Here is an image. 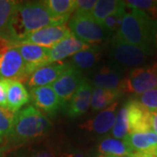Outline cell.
<instances>
[{
  "mask_svg": "<svg viewBox=\"0 0 157 157\" xmlns=\"http://www.w3.org/2000/svg\"><path fill=\"white\" fill-rule=\"evenodd\" d=\"M67 21L65 18L53 15L44 1L18 2L9 27L0 39L17 45L36 31L51 25H63Z\"/></svg>",
  "mask_w": 157,
  "mask_h": 157,
  "instance_id": "6da1fadb",
  "label": "cell"
},
{
  "mask_svg": "<svg viewBox=\"0 0 157 157\" xmlns=\"http://www.w3.org/2000/svg\"><path fill=\"white\" fill-rule=\"evenodd\" d=\"M52 125L50 120L36 107L30 105L15 113L10 139L14 143L39 140L48 135Z\"/></svg>",
  "mask_w": 157,
  "mask_h": 157,
  "instance_id": "7a4b0ae2",
  "label": "cell"
},
{
  "mask_svg": "<svg viewBox=\"0 0 157 157\" xmlns=\"http://www.w3.org/2000/svg\"><path fill=\"white\" fill-rule=\"evenodd\" d=\"M126 7L121 28L114 35L123 42L153 51L152 20L145 12ZM154 52V51H153Z\"/></svg>",
  "mask_w": 157,
  "mask_h": 157,
  "instance_id": "3957f363",
  "label": "cell"
},
{
  "mask_svg": "<svg viewBox=\"0 0 157 157\" xmlns=\"http://www.w3.org/2000/svg\"><path fill=\"white\" fill-rule=\"evenodd\" d=\"M153 51L137 47L123 42L116 35L113 36L108 55L113 66L121 69H135L146 66Z\"/></svg>",
  "mask_w": 157,
  "mask_h": 157,
  "instance_id": "277c9868",
  "label": "cell"
},
{
  "mask_svg": "<svg viewBox=\"0 0 157 157\" xmlns=\"http://www.w3.org/2000/svg\"><path fill=\"white\" fill-rule=\"evenodd\" d=\"M29 78L26 65L17 47L0 39V78L26 81Z\"/></svg>",
  "mask_w": 157,
  "mask_h": 157,
  "instance_id": "5b68a950",
  "label": "cell"
},
{
  "mask_svg": "<svg viewBox=\"0 0 157 157\" xmlns=\"http://www.w3.org/2000/svg\"><path fill=\"white\" fill-rule=\"evenodd\" d=\"M157 88V62L130 70L126 74L121 90L122 94L140 95Z\"/></svg>",
  "mask_w": 157,
  "mask_h": 157,
  "instance_id": "8992f818",
  "label": "cell"
},
{
  "mask_svg": "<svg viewBox=\"0 0 157 157\" xmlns=\"http://www.w3.org/2000/svg\"><path fill=\"white\" fill-rule=\"evenodd\" d=\"M68 28L74 37L91 46L99 45L108 36L101 25L88 14L74 12L69 21Z\"/></svg>",
  "mask_w": 157,
  "mask_h": 157,
  "instance_id": "52a82bcc",
  "label": "cell"
},
{
  "mask_svg": "<svg viewBox=\"0 0 157 157\" xmlns=\"http://www.w3.org/2000/svg\"><path fill=\"white\" fill-rule=\"evenodd\" d=\"M82 79L83 76L81 71L71 66L53 84H52L51 86L60 101L62 108L67 107Z\"/></svg>",
  "mask_w": 157,
  "mask_h": 157,
  "instance_id": "ba28073f",
  "label": "cell"
},
{
  "mask_svg": "<svg viewBox=\"0 0 157 157\" xmlns=\"http://www.w3.org/2000/svg\"><path fill=\"white\" fill-rule=\"evenodd\" d=\"M71 35V31L65 24L51 25L31 33L25 39L22 43L33 44L51 49L58 43H59L61 40Z\"/></svg>",
  "mask_w": 157,
  "mask_h": 157,
  "instance_id": "9c48e42d",
  "label": "cell"
},
{
  "mask_svg": "<svg viewBox=\"0 0 157 157\" xmlns=\"http://www.w3.org/2000/svg\"><path fill=\"white\" fill-rule=\"evenodd\" d=\"M26 65L29 76L37 69L51 64L50 48L33 45V44H17L14 45Z\"/></svg>",
  "mask_w": 157,
  "mask_h": 157,
  "instance_id": "30bf717a",
  "label": "cell"
},
{
  "mask_svg": "<svg viewBox=\"0 0 157 157\" xmlns=\"http://www.w3.org/2000/svg\"><path fill=\"white\" fill-rule=\"evenodd\" d=\"M71 67L70 62H55L37 69L32 73L25 83L28 88L33 89L53 84L66 70Z\"/></svg>",
  "mask_w": 157,
  "mask_h": 157,
  "instance_id": "8fae6325",
  "label": "cell"
},
{
  "mask_svg": "<svg viewBox=\"0 0 157 157\" xmlns=\"http://www.w3.org/2000/svg\"><path fill=\"white\" fill-rule=\"evenodd\" d=\"M128 109L129 135L152 131L151 112L135 99L125 103Z\"/></svg>",
  "mask_w": 157,
  "mask_h": 157,
  "instance_id": "7c38bea8",
  "label": "cell"
},
{
  "mask_svg": "<svg viewBox=\"0 0 157 157\" xmlns=\"http://www.w3.org/2000/svg\"><path fill=\"white\" fill-rule=\"evenodd\" d=\"M92 92L93 85L91 81L83 78L71 101L64 108L68 117H79L88 111L91 104Z\"/></svg>",
  "mask_w": 157,
  "mask_h": 157,
  "instance_id": "4fadbf2b",
  "label": "cell"
},
{
  "mask_svg": "<svg viewBox=\"0 0 157 157\" xmlns=\"http://www.w3.org/2000/svg\"><path fill=\"white\" fill-rule=\"evenodd\" d=\"M30 99L38 110L49 116H54L62 108L60 101L51 86L31 89Z\"/></svg>",
  "mask_w": 157,
  "mask_h": 157,
  "instance_id": "5bb4252c",
  "label": "cell"
},
{
  "mask_svg": "<svg viewBox=\"0 0 157 157\" xmlns=\"http://www.w3.org/2000/svg\"><path fill=\"white\" fill-rule=\"evenodd\" d=\"M119 102L116 101L111 106L101 110L96 116L80 125V128L95 135H105L112 130L115 121Z\"/></svg>",
  "mask_w": 157,
  "mask_h": 157,
  "instance_id": "9a60e30c",
  "label": "cell"
},
{
  "mask_svg": "<svg viewBox=\"0 0 157 157\" xmlns=\"http://www.w3.org/2000/svg\"><path fill=\"white\" fill-rule=\"evenodd\" d=\"M125 76L124 70L113 65H107L103 66L96 72L91 83L94 86L103 89L121 90Z\"/></svg>",
  "mask_w": 157,
  "mask_h": 157,
  "instance_id": "2e32d148",
  "label": "cell"
},
{
  "mask_svg": "<svg viewBox=\"0 0 157 157\" xmlns=\"http://www.w3.org/2000/svg\"><path fill=\"white\" fill-rule=\"evenodd\" d=\"M90 47L91 45L82 42L72 34L51 48L50 61L51 63L61 62V60L68 57L73 56L74 54Z\"/></svg>",
  "mask_w": 157,
  "mask_h": 157,
  "instance_id": "e0dca14e",
  "label": "cell"
},
{
  "mask_svg": "<svg viewBox=\"0 0 157 157\" xmlns=\"http://www.w3.org/2000/svg\"><path fill=\"white\" fill-rule=\"evenodd\" d=\"M123 140L133 153L157 155V136L153 131L130 134Z\"/></svg>",
  "mask_w": 157,
  "mask_h": 157,
  "instance_id": "ac0fdd59",
  "label": "cell"
},
{
  "mask_svg": "<svg viewBox=\"0 0 157 157\" xmlns=\"http://www.w3.org/2000/svg\"><path fill=\"white\" fill-rule=\"evenodd\" d=\"M97 157H129L133 152L123 140L105 137L97 145Z\"/></svg>",
  "mask_w": 157,
  "mask_h": 157,
  "instance_id": "d6986e66",
  "label": "cell"
},
{
  "mask_svg": "<svg viewBox=\"0 0 157 157\" xmlns=\"http://www.w3.org/2000/svg\"><path fill=\"white\" fill-rule=\"evenodd\" d=\"M7 108L11 112L17 113L30 101V94L22 82L10 80L7 88Z\"/></svg>",
  "mask_w": 157,
  "mask_h": 157,
  "instance_id": "ffe728a7",
  "label": "cell"
},
{
  "mask_svg": "<svg viewBox=\"0 0 157 157\" xmlns=\"http://www.w3.org/2000/svg\"><path fill=\"white\" fill-rule=\"evenodd\" d=\"M122 94L121 90H107L94 86L92 92L90 106L93 111H101L118 101Z\"/></svg>",
  "mask_w": 157,
  "mask_h": 157,
  "instance_id": "44dd1931",
  "label": "cell"
},
{
  "mask_svg": "<svg viewBox=\"0 0 157 157\" xmlns=\"http://www.w3.org/2000/svg\"><path fill=\"white\" fill-rule=\"evenodd\" d=\"M101 51L99 45L91 46L86 50L81 51L72 56V65L79 71L88 70L94 67L101 59Z\"/></svg>",
  "mask_w": 157,
  "mask_h": 157,
  "instance_id": "7402d4cb",
  "label": "cell"
},
{
  "mask_svg": "<svg viewBox=\"0 0 157 157\" xmlns=\"http://www.w3.org/2000/svg\"><path fill=\"white\" fill-rule=\"evenodd\" d=\"M124 1L119 0H99L92 11V17L98 24H101L105 18L119 10L125 7Z\"/></svg>",
  "mask_w": 157,
  "mask_h": 157,
  "instance_id": "603a6c76",
  "label": "cell"
},
{
  "mask_svg": "<svg viewBox=\"0 0 157 157\" xmlns=\"http://www.w3.org/2000/svg\"><path fill=\"white\" fill-rule=\"evenodd\" d=\"M44 3L53 15L67 20L75 11V0H46Z\"/></svg>",
  "mask_w": 157,
  "mask_h": 157,
  "instance_id": "cb8c5ba5",
  "label": "cell"
},
{
  "mask_svg": "<svg viewBox=\"0 0 157 157\" xmlns=\"http://www.w3.org/2000/svg\"><path fill=\"white\" fill-rule=\"evenodd\" d=\"M111 134L113 138L123 140L126 136L129 135L128 120V109L126 104L117 111L115 121L113 126Z\"/></svg>",
  "mask_w": 157,
  "mask_h": 157,
  "instance_id": "d4e9b609",
  "label": "cell"
},
{
  "mask_svg": "<svg viewBox=\"0 0 157 157\" xmlns=\"http://www.w3.org/2000/svg\"><path fill=\"white\" fill-rule=\"evenodd\" d=\"M19 1L0 0V38L6 33Z\"/></svg>",
  "mask_w": 157,
  "mask_h": 157,
  "instance_id": "484cf974",
  "label": "cell"
},
{
  "mask_svg": "<svg viewBox=\"0 0 157 157\" xmlns=\"http://www.w3.org/2000/svg\"><path fill=\"white\" fill-rule=\"evenodd\" d=\"M126 7L145 12L152 20L157 21V1L152 0H128L124 1Z\"/></svg>",
  "mask_w": 157,
  "mask_h": 157,
  "instance_id": "4316f807",
  "label": "cell"
},
{
  "mask_svg": "<svg viewBox=\"0 0 157 157\" xmlns=\"http://www.w3.org/2000/svg\"><path fill=\"white\" fill-rule=\"evenodd\" d=\"M126 11V6L117 12L107 17L100 24L108 35H114L121 28L123 16Z\"/></svg>",
  "mask_w": 157,
  "mask_h": 157,
  "instance_id": "83f0119b",
  "label": "cell"
},
{
  "mask_svg": "<svg viewBox=\"0 0 157 157\" xmlns=\"http://www.w3.org/2000/svg\"><path fill=\"white\" fill-rule=\"evenodd\" d=\"M15 113L8 108L0 107V138L11 135Z\"/></svg>",
  "mask_w": 157,
  "mask_h": 157,
  "instance_id": "f1b7e54d",
  "label": "cell"
},
{
  "mask_svg": "<svg viewBox=\"0 0 157 157\" xmlns=\"http://www.w3.org/2000/svg\"><path fill=\"white\" fill-rule=\"evenodd\" d=\"M150 112L157 110V88L147 91L135 99Z\"/></svg>",
  "mask_w": 157,
  "mask_h": 157,
  "instance_id": "f546056e",
  "label": "cell"
},
{
  "mask_svg": "<svg viewBox=\"0 0 157 157\" xmlns=\"http://www.w3.org/2000/svg\"><path fill=\"white\" fill-rule=\"evenodd\" d=\"M17 157H58L56 153L45 147H28L19 153Z\"/></svg>",
  "mask_w": 157,
  "mask_h": 157,
  "instance_id": "4dcf8cb0",
  "label": "cell"
},
{
  "mask_svg": "<svg viewBox=\"0 0 157 157\" xmlns=\"http://www.w3.org/2000/svg\"><path fill=\"white\" fill-rule=\"evenodd\" d=\"M95 0H75V11L76 13L91 15L95 6Z\"/></svg>",
  "mask_w": 157,
  "mask_h": 157,
  "instance_id": "1f68e13d",
  "label": "cell"
},
{
  "mask_svg": "<svg viewBox=\"0 0 157 157\" xmlns=\"http://www.w3.org/2000/svg\"><path fill=\"white\" fill-rule=\"evenodd\" d=\"M8 79L0 78V107L7 108V88L9 85Z\"/></svg>",
  "mask_w": 157,
  "mask_h": 157,
  "instance_id": "d6a6232c",
  "label": "cell"
},
{
  "mask_svg": "<svg viewBox=\"0 0 157 157\" xmlns=\"http://www.w3.org/2000/svg\"><path fill=\"white\" fill-rule=\"evenodd\" d=\"M152 33V46L153 51L157 54V21L153 20L151 25Z\"/></svg>",
  "mask_w": 157,
  "mask_h": 157,
  "instance_id": "836d02e7",
  "label": "cell"
},
{
  "mask_svg": "<svg viewBox=\"0 0 157 157\" xmlns=\"http://www.w3.org/2000/svg\"><path fill=\"white\" fill-rule=\"evenodd\" d=\"M58 157H86V155L78 150H67L59 153Z\"/></svg>",
  "mask_w": 157,
  "mask_h": 157,
  "instance_id": "e575fe53",
  "label": "cell"
},
{
  "mask_svg": "<svg viewBox=\"0 0 157 157\" xmlns=\"http://www.w3.org/2000/svg\"><path fill=\"white\" fill-rule=\"evenodd\" d=\"M151 128L157 136V110L151 112Z\"/></svg>",
  "mask_w": 157,
  "mask_h": 157,
  "instance_id": "d590c367",
  "label": "cell"
},
{
  "mask_svg": "<svg viewBox=\"0 0 157 157\" xmlns=\"http://www.w3.org/2000/svg\"><path fill=\"white\" fill-rule=\"evenodd\" d=\"M129 157H157V155L147 153H133Z\"/></svg>",
  "mask_w": 157,
  "mask_h": 157,
  "instance_id": "8d00e7d4",
  "label": "cell"
},
{
  "mask_svg": "<svg viewBox=\"0 0 157 157\" xmlns=\"http://www.w3.org/2000/svg\"><path fill=\"white\" fill-rule=\"evenodd\" d=\"M1 142H2V138H0V144H1Z\"/></svg>",
  "mask_w": 157,
  "mask_h": 157,
  "instance_id": "74e56055",
  "label": "cell"
}]
</instances>
